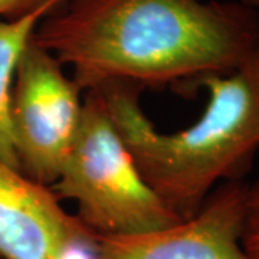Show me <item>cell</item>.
Returning a JSON list of instances; mask_svg holds the SVG:
<instances>
[{"label":"cell","mask_w":259,"mask_h":259,"mask_svg":"<svg viewBox=\"0 0 259 259\" xmlns=\"http://www.w3.org/2000/svg\"><path fill=\"white\" fill-rule=\"evenodd\" d=\"M32 40L72 68L82 93L112 85L196 91L259 49V13L218 0H65Z\"/></svg>","instance_id":"1"},{"label":"cell","mask_w":259,"mask_h":259,"mask_svg":"<svg viewBox=\"0 0 259 259\" xmlns=\"http://www.w3.org/2000/svg\"><path fill=\"white\" fill-rule=\"evenodd\" d=\"M209 100L190 127L160 133L140 107V90L112 85L100 93L150 189L182 219L194 216L213 186L242 180L259 150V49L229 75L200 79Z\"/></svg>","instance_id":"2"},{"label":"cell","mask_w":259,"mask_h":259,"mask_svg":"<svg viewBox=\"0 0 259 259\" xmlns=\"http://www.w3.org/2000/svg\"><path fill=\"white\" fill-rule=\"evenodd\" d=\"M59 200L76 204V218L97 236L156 231L183 221L139 171L100 93H83L82 115L56 182Z\"/></svg>","instance_id":"3"},{"label":"cell","mask_w":259,"mask_h":259,"mask_svg":"<svg viewBox=\"0 0 259 259\" xmlns=\"http://www.w3.org/2000/svg\"><path fill=\"white\" fill-rule=\"evenodd\" d=\"M82 104L78 83L30 39L10 97V125L23 175L40 185L55 183L79 128Z\"/></svg>","instance_id":"4"},{"label":"cell","mask_w":259,"mask_h":259,"mask_svg":"<svg viewBox=\"0 0 259 259\" xmlns=\"http://www.w3.org/2000/svg\"><path fill=\"white\" fill-rule=\"evenodd\" d=\"M246 189L226 182L194 216L167 228L97 236L93 259H250L241 243Z\"/></svg>","instance_id":"5"},{"label":"cell","mask_w":259,"mask_h":259,"mask_svg":"<svg viewBox=\"0 0 259 259\" xmlns=\"http://www.w3.org/2000/svg\"><path fill=\"white\" fill-rule=\"evenodd\" d=\"M97 235L61 206L51 186L0 158V258L93 259Z\"/></svg>","instance_id":"6"},{"label":"cell","mask_w":259,"mask_h":259,"mask_svg":"<svg viewBox=\"0 0 259 259\" xmlns=\"http://www.w3.org/2000/svg\"><path fill=\"white\" fill-rule=\"evenodd\" d=\"M65 0H52L16 19H0V158L20 170L10 125V97L20 56L42 19Z\"/></svg>","instance_id":"7"},{"label":"cell","mask_w":259,"mask_h":259,"mask_svg":"<svg viewBox=\"0 0 259 259\" xmlns=\"http://www.w3.org/2000/svg\"><path fill=\"white\" fill-rule=\"evenodd\" d=\"M241 243L250 259H259V179L246 189Z\"/></svg>","instance_id":"8"},{"label":"cell","mask_w":259,"mask_h":259,"mask_svg":"<svg viewBox=\"0 0 259 259\" xmlns=\"http://www.w3.org/2000/svg\"><path fill=\"white\" fill-rule=\"evenodd\" d=\"M52 0H0V19H16Z\"/></svg>","instance_id":"9"},{"label":"cell","mask_w":259,"mask_h":259,"mask_svg":"<svg viewBox=\"0 0 259 259\" xmlns=\"http://www.w3.org/2000/svg\"><path fill=\"white\" fill-rule=\"evenodd\" d=\"M241 3L245 5V6H248V8L259 10V0H241Z\"/></svg>","instance_id":"10"},{"label":"cell","mask_w":259,"mask_h":259,"mask_svg":"<svg viewBox=\"0 0 259 259\" xmlns=\"http://www.w3.org/2000/svg\"><path fill=\"white\" fill-rule=\"evenodd\" d=\"M0 259H2V258H0Z\"/></svg>","instance_id":"11"}]
</instances>
